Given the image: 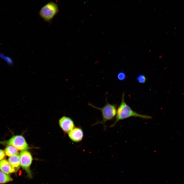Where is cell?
I'll use <instances>...</instances> for the list:
<instances>
[{
    "instance_id": "1",
    "label": "cell",
    "mask_w": 184,
    "mask_h": 184,
    "mask_svg": "<svg viewBox=\"0 0 184 184\" xmlns=\"http://www.w3.org/2000/svg\"><path fill=\"white\" fill-rule=\"evenodd\" d=\"M125 93L122 94L121 102L117 109L116 118L114 123L110 126L113 127L120 120L133 117H138L146 119H150L152 117L150 116L139 113L132 110L126 103L124 100Z\"/></svg>"
},
{
    "instance_id": "2",
    "label": "cell",
    "mask_w": 184,
    "mask_h": 184,
    "mask_svg": "<svg viewBox=\"0 0 184 184\" xmlns=\"http://www.w3.org/2000/svg\"><path fill=\"white\" fill-rule=\"evenodd\" d=\"M88 105L94 108L99 110L102 113V120L95 123L93 124V125L99 124H101L105 127V124L106 122L112 119L116 115L117 109V105L109 103L108 102L106 98V103L105 105L102 107H96L90 103H89Z\"/></svg>"
},
{
    "instance_id": "3",
    "label": "cell",
    "mask_w": 184,
    "mask_h": 184,
    "mask_svg": "<svg viewBox=\"0 0 184 184\" xmlns=\"http://www.w3.org/2000/svg\"><path fill=\"white\" fill-rule=\"evenodd\" d=\"M0 144L11 145L22 151L29 148L25 138L20 135L14 136L8 140L0 141Z\"/></svg>"
},
{
    "instance_id": "4",
    "label": "cell",
    "mask_w": 184,
    "mask_h": 184,
    "mask_svg": "<svg viewBox=\"0 0 184 184\" xmlns=\"http://www.w3.org/2000/svg\"><path fill=\"white\" fill-rule=\"evenodd\" d=\"M58 7L56 4L51 2L44 6L41 9L39 14L45 21H50L57 13Z\"/></svg>"
},
{
    "instance_id": "5",
    "label": "cell",
    "mask_w": 184,
    "mask_h": 184,
    "mask_svg": "<svg viewBox=\"0 0 184 184\" xmlns=\"http://www.w3.org/2000/svg\"><path fill=\"white\" fill-rule=\"evenodd\" d=\"M20 156L21 166L26 171L29 178H32V173L30 169L32 161L31 154L26 150H24L20 152Z\"/></svg>"
},
{
    "instance_id": "6",
    "label": "cell",
    "mask_w": 184,
    "mask_h": 184,
    "mask_svg": "<svg viewBox=\"0 0 184 184\" xmlns=\"http://www.w3.org/2000/svg\"><path fill=\"white\" fill-rule=\"evenodd\" d=\"M59 125L63 130L66 133H68L74 127V124L73 121L70 118L65 116L62 117L59 120Z\"/></svg>"
},
{
    "instance_id": "7",
    "label": "cell",
    "mask_w": 184,
    "mask_h": 184,
    "mask_svg": "<svg viewBox=\"0 0 184 184\" xmlns=\"http://www.w3.org/2000/svg\"><path fill=\"white\" fill-rule=\"evenodd\" d=\"M68 135L73 141L78 142L81 141L83 137L82 130L79 128H74L68 133Z\"/></svg>"
},
{
    "instance_id": "8",
    "label": "cell",
    "mask_w": 184,
    "mask_h": 184,
    "mask_svg": "<svg viewBox=\"0 0 184 184\" xmlns=\"http://www.w3.org/2000/svg\"><path fill=\"white\" fill-rule=\"evenodd\" d=\"M0 169L7 175L15 172L14 169L8 161L5 159H3L0 161Z\"/></svg>"
},
{
    "instance_id": "9",
    "label": "cell",
    "mask_w": 184,
    "mask_h": 184,
    "mask_svg": "<svg viewBox=\"0 0 184 184\" xmlns=\"http://www.w3.org/2000/svg\"><path fill=\"white\" fill-rule=\"evenodd\" d=\"M8 160L10 165L16 172L20 166V156L19 154H15L9 157Z\"/></svg>"
},
{
    "instance_id": "10",
    "label": "cell",
    "mask_w": 184,
    "mask_h": 184,
    "mask_svg": "<svg viewBox=\"0 0 184 184\" xmlns=\"http://www.w3.org/2000/svg\"><path fill=\"white\" fill-rule=\"evenodd\" d=\"M18 150L14 147L9 145L5 148L4 152L6 155L10 157L18 153Z\"/></svg>"
},
{
    "instance_id": "11",
    "label": "cell",
    "mask_w": 184,
    "mask_h": 184,
    "mask_svg": "<svg viewBox=\"0 0 184 184\" xmlns=\"http://www.w3.org/2000/svg\"><path fill=\"white\" fill-rule=\"evenodd\" d=\"M12 180L10 176L0 170V183H5Z\"/></svg>"
},
{
    "instance_id": "12",
    "label": "cell",
    "mask_w": 184,
    "mask_h": 184,
    "mask_svg": "<svg viewBox=\"0 0 184 184\" xmlns=\"http://www.w3.org/2000/svg\"><path fill=\"white\" fill-rule=\"evenodd\" d=\"M0 57L5 61L9 66L13 65L14 63L13 60L10 57L5 55L0 52Z\"/></svg>"
},
{
    "instance_id": "13",
    "label": "cell",
    "mask_w": 184,
    "mask_h": 184,
    "mask_svg": "<svg viewBox=\"0 0 184 184\" xmlns=\"http://www.w3.org/2000/svg\"><path fill=\"white\" fill-rule=\"evenodd\" d=\"M137 80L139 83L143 84L146 82V79L144 75L143 74H140L137 77Z\"/></svg>"
},
{
    "instance_id": "14",
    "label": "cell",
    "mask_w": 184,
    "mask_h": 184,
    "mask_svg": "<svg viewBox=\"0 0 184 184\" xmlns=\"http://www.w3.org/2000/svg\"><path fill=\"white\" fill-rule=\"evenodd\" d=\"M126 77L125 74L123 72H119L117 75V78L119 80L123 81L124 80Z\"/></svg>"
},
{
    "instance_id": "15",
    "label": "cell",
    "mask_w": 184,
    "mask_h": 184,
    "mask_svg": "<svg viewBox=\"0 0 184 184\" xmlns=\"http://www.w3.org/2000/svg\"><path fill=\"white\" fill-rule=\"evenodd\" d=\"M5 156L4 151L0 149V161L3 159Z\"/></svg>"
}]
</instances>
